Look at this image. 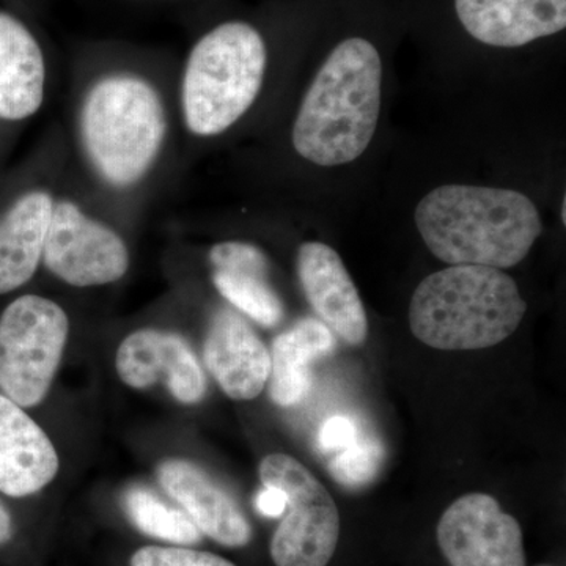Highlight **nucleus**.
<instances>
[{"mask_svg": "<svg viewBox=\"0 0 566 566\" xmlns=\"http://www.w3.org/2000/svg\"><path fill=\"white\" fill-rule=\"evenodd\" d=\"M177 98L147 74L114 70L77 85L73 137L81 169L109 200H133L172 150Z\"/></svg>", "mask_w": 566, "mask_h": 566, "instance_id": "obj_1", "label": "nucleus"}, {"mask_svg": "<svg viewBox=\"0 0 566 566\" xmlns=\"http://www.w3.org/2000/svg\"><path fill=\"white\" fill-rule=\"evenodd\" d=\"M415 219L430 252L452 266H516L543 232L527 196L486 186H439L417 205Z\"/></svg>", "mask_w": 566, "mask_h": 566, "instance_id": "obj_2", "label": "nucleus"}, {"mask_svg": "<svg viewBox=\"0 0 566 566\" xmlns=\"http://www.w3.org/2000/svg\"><path fill=\"white\" fill-rule=\"evenodd\" d=\"M381 95L378 50L359 36L342 41L305 92L293 123L294 151L315 166L353 163L374 139Z\"/></svg>", "mask_w": 566, "mask_h": 566, "instance_id": "obj_3", "label": "nucleus"}, {"mask_svg": "<svg viewBox=\"0 0 566 566\" xmlns=\"http://www.w3.org/2000/svg\"><path fill=\"white\" fill-rule=\"evenodd\" d=\"M527 304L509 274L490 266L453 264L428 275L409 303V327L442 352H474L515 333Z\"/></svg>", "mask_w": 566, "mask_h": 566, "instance_id": "obj_4", "label": "nucleus"}, {"mask_svg": "<svg viewBox=\"0 0 566 566\" xmlns=\"http://www.w3.org/2000/svg\"><path fill=\"white\" fill-rule=\"evenodd\" d=\"M266 70V43L248 22H223L205 33L177 84L181 129L196 139L229 132L259 99Z\"/></svg>", "mask_w": 566, "mask_h": 566, "instance_id": "obj_5", "label": "nucleus"}, {"mask_svg": "<svg viewBox=\"0 0 566 566\" xmlns=\"http://www.w3.org/2000/svg\"><path fill=\"white\" fill-rule=\"evenodd\" d=\"M70 319L55 301L24 294L0 315V389L21 408L50 392L69 342Z\"/></svg>", "mask_w": 566, "mask_h": 566, "instance_id": "obj_6", "label": "nucleus"}, {"mask_svg": "<svg viewBox=\"0 0 566 566\" xmlns=\"http://www.w3.org/2000/svg\"><path fill=\"white\" fill-rule=\"evenodd\" d=\"M263 486L286 495V515L271 539L275 566H326L337 549L340 515L329 491L303 463L285 453L263 458Z\"/></svg>", "mask_w": 566, "mask_h": 566, "instance_id": "obj_7", "label": "nucleus"}, {"mask_svg": "<svg viewBox=\"0 0 566 566\" xmlns=\"http://www.w3.org/2000/svg\"><path fill=\"white\" fill-rule=\"evenodd\" d=\"M129 260L128 244L114 227L59 191L41 260L51 274L77 289L109 285L128 273Z\"/></svg>", "mask_w": 566, "mask_h": 566, "instance_id": "obj_8", "label": "nucleus"}, {"mask_svg": "<svg viewBox=\"0 0 566 566\" xmlns=\"http://www.w3.org/2000/svg\"><path fill=\"white\" fill-rule=\"evenodd\" d=\"M436 536L450 566H526L520 523L488 494H465L453 502Z\"/></svg>", "mask_w": 566, "mask_h": 566, "instance_id": "obj_9", "label": "nucleus"}, {"mask_svg": "<svg viewBox=\"0 0 566 566\" xmlns=\"http://www.w3.org/2000/svg\"><path fill=\"white\" fill-rule=\"evenodd\" d=\"M117 371L134 389L166 382L178 401L193 405L202 400L205 378L199 360L181 335L159 329H139L122 342Z\"/></svg>", "mask_w": 566, "mask_h": 566, "instance_id": "obj_10", "label": "nucleus"}, {"mask_svg": "<svg viewBox=\"0 0 566 566\" xmlns=\"http://www.w3.org/2000/svg\"><path fill=\"white\" fill-rule=\"evenodd\" d=\"M296 266L315 314L346 344L363 345L368 335L367 314L340 255L327 244L308 241L297 249Z\"/></svg>", "mask_w": 566, "mask_h": 566, "instance_id": "obj_11", "label": "nucleus"}, {"mask_svg": "<svg viewBox=\"0 0 566 566\" xmlns=\"http://www.w3.org/2000/svg\"><path fill=\"white\" fill-rule=\"evenodd\" d=\"M205 364L233 400H253L263 392L271 356L243 316L230 308L216 312L203 346Z\"/></svg>", "mask_w": 566, "mask_h": 566, "instance_id": "obj_12", "label": "nucleus"}, {"mask_svg": "<svg viewBox=\"0 0 566 566\" xmlns=\"http://www.w3.org/2000/svg\"><path fill=\"white\" fill-rule=\"evenodd\" d=\"M57 193L40 182L0 212V294L21 289L39 270Z\"/></svg>", "mask_w": 566, "mask_h": 566, "instance_id": "obj_13", "label": "nucleus"}, {"mask_svg": "<svg viewBox=\"0 0 566 566\" xmlns=\"http://www.w3.org/2000/svg\"><path fill=\"white\" fill-rule=\"evenodd\" d=\"M465 32L488 46L520 48L566 28V0H455Z\"/></svg>", "mask_w": 566, "mask_h": 566, "instance_id": "obj_14", "label": "nucleus"}, {"mask_svg": "<svg viewBox=\"0 0 566 566\" xmlns=\"http://www.w3.org/2000/svg\"><path fill=\"white\" fill-rule=\"evenodd\" d=\"M57 472V452L43 428L0 394V491L25 497L50 485Z\"/></svg>", "mask_w": 566, "mask_h": 566, "instance_id": "obj_15", "label": "nucleus"}, {"mask_svg": "<svg viewBox=\"0 0 566 566\" xmlns=\"http://www.w3.org/2000/svg\"><path fill=\"white\" fill-rule=\"evenodd\" d=\"M48 66L24 22L0 11V120H31L46 102Z\"/></svg>", "mask_w": 566, "mask_h": 566, "instance_id": "obj_16", "label": "nucleus"}, {"mask_svg": "<svg viewBox=\"0 0 566 566\" xmlns=\"http://www.w3.org/2000/svg\"><path fill=\"white\" fill-rule=\"evenodd\" d=\"M159 482L186 510L202 534L227 547L248 545L252 527L237 502L196 464L169 460L158 471Z\"/></svg>", "mask_w": 566, "mask_h": 566, "instance_id": "obj_17", "label": "nucleus"}, {"mask_svg": "<svg viewBox=\"0 0 566 566\" xmlns=\"http://www.w3.org/2000/svg\"><path fill=\"white\" fill-rule=\"evenodd\" d=\"M216 290L237 311L262 326L282 322L283 304L270 283V262L262 249L244 241H221L208 253Z\"/></svg>", "mask_w": 566, "mask_h": 566, "instance_id": "obj_18", "label": "nucleus"}, {"mask_svg": "<svg viewBox=\"0 0 566 566\" xmlns=\"http://www.w3.org/2000/svg\"><path fill=\"white\" fill-rule=\"evenodd\" d=\"M335 349L333 331L315 318L300 319L275 337L271 349L270 395L274 403H300L312 386L311 363Z\"/></svg>", "mask_w": 566, "mask_h": 566, "instance_id": "obj_19", "label": "nucleus"}, {"mask_svg": "<svg viewBox=\"0 0 566 566\" xmlns=\"http://www.w3.org/2000/svg\"><path fill=\"white\" fill-rule=\"evenodd\" d=\"M126 512L144 534L178 545H193L202 538V532L191 517L180 510L164 504L145 488H133L125 495Z\"/></svg>", "mask_w": 566, "mask_h": 566, "instance_id": "obj_20", "label": "nucleus"}, {"mask_svg": "<svg viewBox=\"0 0 566 566\" xmlns=\"http://www.w3.org/2000/svg\"><path fill=\"white\" fill-rule=\"evenodd\" d=\"M385 461V449L376 439H356L331 461L329 471L340 485H367L378 475Z\"/></svg>", "mask_w": 566, "mask_h": 566, "instance_id": "obj_21", "label": "nucleus"}, {"mask_svg": "<svg viewBox=\"0 0 566 566\" xmlns=\"http://www.w3.org/2000/svg\"><path fill=\"white\" fill-rule=\"evenodd\" d=\"M132 566H234L232 562L200 551L145 546L134 553Z\"/></svg>", "mask_w": 566, "mask_h": 566, "instance_id": "obj_22", "label": "nucleus"}, {"mask_svg": "<svg viewBox=\"0 0 566 566\" xmlns=\"http://www.w3.org/2000/svg\"><path fill=\"white\" fill-rule=\"evenodd\" d=\"M357 430L348 417L335 416L324 422L319 430V447L324 452H338L356 442Z\"/></svg>", "mask_w": 566, "mask_h": 566, "instance_id": "obj_23", "label": "nucleus"}, {"mask_svg": "<svg viewBox=\"0 0 566 566\" xmlns=\"http://www.w3.org/2000/svg\"><path fill=\"white\" fill-rule=\"evenodd\" d=\"M256 510L268 517H281L286 510V495L273 486H264L255 501Z\"/></svg>", "mask_w": 566, "mask_h": 566, "instance_id": "obj_24", "label": "nucleus"}, {"mask_svg": "<svg viewBox=\"0 0 566 566\" xmlns=\"http://www.w3.org/2000/svg\"><path fill=\"white\" fill-rule=\"evenodd\" d=\"M11 535H13V524H11L10 513L0 504V545L9 542Z\"/></svg>", "mask_w": 566, "mask_h": 566, "instance_id": "obj_25", "label": "nucleus"}, {"mask_svg": "<svg viewBox=\"0 0 566 566\" xmlns=\"http://www.w3.org/2000/svg\"><path fill=\"white\" fill-rule=\"evenodd\" d=\"M562 222L566 223V199L562 200Z\"/></svg>", "mask_w": 566, "mask_h": 566, "instance_id": "obj_26", "label": "nucleus"}]
</instances>
